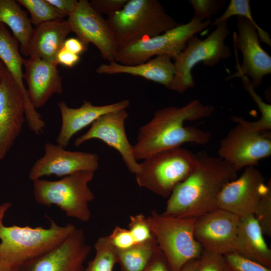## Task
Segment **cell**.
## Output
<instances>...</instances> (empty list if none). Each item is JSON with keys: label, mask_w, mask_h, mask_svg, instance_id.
<instances>
[{"label": "cell", "mask_w": 271, "mask_h": 271, "mask_svg": "<svg viewBox=\"0 0 271 271\" xmlns=\"http://www.w3.org/2000/svg\"><path fill=\"white\" fill-rule=\"evenodd\" d=\"M95 255L85 271H113L117 263V250L111 244L108 236L99 237L94 244Z\"/></svg>", "instance_id": "cell-28"}, {"label": "cell", "mask_w": 271, "mask_h": 271, "mask_svg": "<svg viewBox=\"0 0 271 271\" xmlns=\"http://www.w3.org/2000/svg\"><path fill=\"white\" fill-rule=\"evenodd\" d=\"M160 249L154 237L123 250H117V263L121 271H143Z\"/></svg>", "instance_id": "cell-26"}, {"label": "cell", "mask_w": 271, "mask_h": 271, "mask_svg": "<svg viewBox=\"0 0 271 271\" xmlns=\"http://www.w3.org/2000/svg\"><path fill=\"white\" fill-rule=\"evenodd\" d=\"M38 113L7 69L0 84V160L5 158L20 134L26 117L33 119Z\"/></svg>", "instance_id": "cell-11"}, {"label": "cell", "mask_w": 271, "mask_h": 271, "mask_svg": "<svg viewBox=\"0 0 271 271\" xmlns=\"http://www.w3.org/2000/svg\"><path fill=\"white\" fill-rule=\"evenodd\" d=\"M91 249L83 229L77 228L59 245L17 271H83Z\"/></svg>", "instance_id": "cell-18"}, {"label": "cell", "mask_w": 271, "mask_h": 271, "mask_svg": "<svg viewBox=\"0 0 271 271\" xmlns=\"http://www.w3.org/2000/svg\"><path fill=\"white\" fill-rule=\"evenodd\" d=\"M224 256L229 271H271V268L236 252Z\"/></svg>", "instance_id": "cell-31"}, {"label": "cell", "mask_w": 271, "mask_h": 271, "mask_svg": "<svg viewBox=\"0 0 271 271\" xmlns=\"http://www.w3.org/2000/svg\"><path fill=\"white\" fill-rule=\"evenodd\" d=\"M55 7L65 17H69L74 11L77 0H47Z\"/></svg>", "instance_id": "cell-39"}, {"label": "cell", "mask_w": 271, "mask_h": 271, "mask_svg": "<svg viewBox=\"0 0 271 271\" xmlns=\"http://www.w3.org/2000/svg\"><path fill=\"white\" fill-rule=\"evenodd\" d=\"M88 46L77 37H71L65 40L63 47L73 53L80 55L87 50Z\"/></svg>", "instance_id": "cell-40"}, {"label": "cell", "mask_w": 271, "mask_h": 271, "mask_svg": "<svg viewBox=\"0 0 271 271\" xmlns=\"http://www.w3.org/2000/svg\"><path fill=\"white\" fill-rule=\"evenodd\" d=\"M268 183L255 167H246L239 177L223 188L217 199V208L240 217L254 215Z\"/></svg>", "instance_id": "cell-15"}, {"label": "cell", "mask_w": 271, "mask_h": 271, "mask_svg": "<svg viewBox=\"0 0 271 271\" xmlns=\"http://www.w3.org/2000/svg\"><path fill=\"white\" fill-rule=\"evenodd\" d=\"M44 154L32 166L29 178L33 181L44 176L64 177L81 171L95 172L99 168V157L95 153L66 150L62 146L47 143Z\"/></svg>", "instance_id": "cell-16"}, {"label": "cell", "mask_w": 271, "mask_h": 271, "mask_svg": "<svg viewBox=\"0 0 271 271\" xmlns=\"http://www.w3.org/2000/svg\"><path fill=\"white\" fill-rule=\"evenodd\" d=\"M127 117L126 109L101 116L91 124L85 133L75 140L74 146L79 147L88 141L99 140L116 150L128 170L134 174L139 169V163L135 158L133 146L130 144L126 134L125 122Z\"/></svg>", "instance_id": "cell-17"}, {"label": "cell", "mask_w": 271, "mask_h": 271, "mask_svg": "<svg viewBox=\"0 0 271 271\" xmlns=\"http://www.w3.org/2000/svg\"><path fill=\"white\" fill-rule=\"evenodd\" d=\"M17 2L29 11L31 23L35 27L43 23L65 18L47 0H18Z\"/></svg>", "instance_id": "cell-29"}, {"label": "cell", "mask_w": 271, "mask_h": 271, "mask_svg": "<svg viewBox=\"0 0 271 271\" xmlns=\"http://www.w3.org/2000/svg\"><path fill=\"white\" fill-rule=\"evenodd\" d=\"M134 174L138 185L168 198L198 164V155L181 147L161 151L143 160Z\"/></svg>", "instance_id": "cell-6"}, {"label": "cell", "mask_w": 271, "mask_h": 271, "mask_svg": "<svg viewBox=\"0 0 271 271\" xmlns=\"http://www.w3.org/2000/svg\"><path fill=\"white\" fill-rule=\"evenodd\" d=\"M71 32L88 46L93 44L102 58L114 61L118 46L107 20L95 10L87 0L78 1L67 19Z\"/></svg>", "instance_id": "cell-13"}, {"label": "cell", "mask_w": 271, "mask_h": 271, "mask_svg": "<svg viewBox=\"0 0 271 271\" xmlns=\"http://www.w3.org/2000/svg\"><path fill=\"white\" fill-rule=\"evenodd\" d=\"M80 55L73 53L63 47L58 52L56 56V62L68 67L75 66L80 61Z\"/></svg>", "instance_id": "cell-38"}, {"label": "cell", "mask_w": 271, "mask_h": 271, "mask_svg": "<svg viewBox=\"0 0 271 271\" xmlns=\"http://www.w3.org/2000/svg\"><path fill=\"white\" fill-rule=\"evenodd\" d=\"M106 20L118 48L159 35L179 25L157 0H128Z\"/></svg>", "instance_id": "cell-4"}, {"label": "cell", "mask_w": 271, "mask_h": 271, "mask_svg": "<svg viewBox=\"0 0 271 271\" xmlns=\"http://www.w3.org/2000/svg\"><path fill=\"white\" fill-rule=\"evenodd\" d=\"M70 32L68 22L64 19L36 26L28 46V56H38L47 62L57 63V55Z\"/></svg>", "instance_id": "cell-22"}, {"label": "cell", "mask_w": 271, "mask_h": 271, "mask_svg": "<svg viewBox=\"0 0 271 271\" xmlns=\"http://www.w3.org/2000/svg\"><path fill=\"white\" fill-rule=\"evenodd\" d=\"M128 0H92L91 7L100 14L103 13L109 16L118 12Z\"/></svg>", "instance_id": "cell-36"}, {"label": "cell", "mask_w": 271, "mask_h": 271, "mask_svg": "<svg viewBox=\"0 0 271 271\" xmlns=\"http://www.w3.org/2000/svg\"><path fill=\"white\" fill-rule=\"evenodd\" d=\"M254 216L258 222L263 234L271 237V183L260 198Z\"/></svg>", "instance_id": "cell-30"}, {"label": "cell", "mask_w": 271, "mask_h": 271, "mask_svg": "<svg viewBox=\"0 0 271 271\" xmlns=\"http://www.w3.org/2000/svg\"><path fill=\"white\" fill-rule=\"evenodd\" d=\"M146 219L171 271H180L189 261L199 259L203 249L194 236L196 217H178L153 210Z\"/></svg>", "instance_id": "cell-7"}, {"label": "cell", "mask_w": 271, "mask_h": 271, "mask_svg": "<svg viewBox=\"0 0 271 271\" xmlns=\"http://www.w3.org/2000/svg\"><path fill=\"white\" fill-rule=\"evenodd\" d=\"M194 271H229L223 255L203 249Z\"/></svg>", "instance_id": "cell-33"}, {"label": "cell", "mask_w": 271, "mask_h": 271, "mask_svg": "<svg viewBox=\"0 0 271 271\" xmlns=\"http://www.w3.org/2000/svg\"><path fill=\"white\" fill-rule=\"evenodd\" d=\"M243 87L252 100L256 104L261 113L260 118L256 121H249L241 117L233 116L231 119L237 123H241L248 128L256 130H270L271 129V105L263 101L256 92L250 79L245 75L240 77Z\"/></svg>", "instance_id": "cell-27"}, {"label": "cell", "mask_w": 271, "mask_h": 271, "mask_svg": "<svg viewBox=\"0 0 271 271\" xmlns=\"http://www.w3.org/2000/svg\"><path fill=\"white\" fill-rule=\"evenodd\" d=\"M7 70V68L0 60V84L2 82L3 76Z\"/></svg>", "instance_id": "cell-43"}, {"label": "cell", "mask_w": 271, "mask_h": 271, "mask_svg": "<svg viewBox=\"0 0 271 271\" xmlns=\"http://www.w3.org/2000/svg\"><path fill=\"white\" fill-rule=\"evenodd\" d=\"M108 236L117 250L127 249L136 244L128 229L120 226H116Z\"/></svg>", "instance_id": "cell-35"}, {"label": "cell", "mask_w": 271, "mask_h": 271, "mask_svg": "<svg viewBox=\"0 0 271 271\" xmlns=\"http://www.w3.org/2000/svg\"><path fill=\"white\" fill-rule=\"evenodd\" d=\"M11 206L12 204L10 202H6L0 205V224L3 223L5 215Z\"/></svg>", "instance_id": "cell-42"}, {"label": "cell", "mask_w": 271, "mask_h": 271, "mask_svg": "<svg viewBox=\"0 0 271 271\" xmlns=\"http://www.w3.org/2000/svg\"><path fill=\"white\" fill-rule=\"evenodd\" d=\"M96 72L99 74H126L143 77L164 85L169 89L174 75V63L168 55L155 57L147 62L127 65L112 61L98 66Z\"/></svg>", "instance_id": "cell-21"}, {"label": "cell", "mask_w": 271, "mask_h": 271, "mask_svg": "<svg viewBox=\"0 0 271 271\" xmlns=\"http://www.w3.org/2000/svg\"><path fill=\"white\" fill-rule=\"evenodd\" d=\"M76 228L71 223L59 225L52 219L47 228L1 224L0 271H17L59 245Z\"/></svg>", "instance_id": "cell-3"}, {"label": "cell", "mask_w": 271, "mask_h": 271, "mask_svg": "<svg viewBox=\"0 0 271 271\" xmlns=\"http://www.w3.org/2000/svg\"><path fill=\"white\" fill-rule=\"evenodd\" d=\"M198 262V259L189 261L183 266L180 271H194Z\"/></svg>", "instance_id": "cell-41"}, {"label": "cell", "mask_w": 271, "mask_h": 271, "mask_svg": "<svg viewBox=\"0 0 271 271\" xmlns=\"http://www.w3.org/2000/svg\"><path fill=\"white\" fill-rule=\"evenodd\" d=\"M240 217L216 208L196 218L195 237L203 250L222 255L236 252Z\"/></svg>", "instance_id": "cell-14"}, {"label": "cell", "mask_w": 271, "mask_h": 271, "mask_svg": "<svg viewBox=\"0 0 271 271\" xmlns=\"http://www.w3.org/2000/svg\"><path fill=\"white\" fill-rule=\"evenodd\" d=\"M211 23V20L202 21L193 17L189 22L179 24L161 34L118 48L114 61L132 65L161 55H168L174 60L185 48L189 39L205 30Z\"/></svg>", "instance_id": "cell-9"}, {"label": "cell", "mask_w": 271, "mask_h": 271, "mask_svg": "<svg viewBox=\"0 0 271 271\" xmlns=\"http://www.w3.org/2000/svg\"><path fill=\"white\" fill-rule=\"evenodd\" d=\"M238 33L233 34L234 48L242 54V62L236 63V72L226 78L229 80L245 75L250 77L254 88L262 82L263 78L271 73V57L260 45V42L271 46L269 34L261 29L253 18L238 17Z\"/></svg>", "instance_id": "cell-10"}, {"label": "cell", "mask_w": 271, "mask_h": 271, "mask_svg": "<svg viewBox=\"0 0 271 271\" xmlns=\"http://www.w3.org/2000/svg\"><path fill=\"white\" fill-rule=\"evenodd\" d=\"M237 123L221 140L218 154L238 171L255 167L260 160L271 155V132L253 130Z\"/></svg>", "instance_id": "cell-12"}, {"label": "cell", "mask_w": 271, "mask_h": 271, "mask_svg": "<svg viewBox=\"0 0 271 271\" xmlns=\"http://www.w3.org/2000/svg\"><path fill=\"white\" fill-rule=\"evenodd\" d=\"M129 105L130 101L127 99L103 105H94L86 100L81 106L74 108L69 107L64 101H60L58 105L61 116V126L56 139L57 144L66 147L76 133L101 116L126 109Z\"/></svg>", "instance_id": "cell-20"}, {"label": "cell", "mask_w": 271, "mask_h": 271, "mask_svg": "<svg viewBox=\"0 0 271 271\" xmlns=\"http://www.w3.org/2000/svg\"><path fill=\"white\" fill-rule=\"evenodd\" d=\"M228 22L225 20L215 24V30L204 40L196 35L189 39L185 48L173 62L174 75L169 90L183 93L193 87L195 83L192 70L199 63L212 67L221 60L230 57V48L225 44V39L230 34Z\"/></svg>", "instance_id": "cell-8"}, {"label": "cell", "mask_w": 271, "mask_h": 271, "mask_svg": "<svg viewBox=\"0 0 271 271\" xmlns=\"http://www.w3.org/2000/svg\"><path fill=\"white\" fill-rule=\"evenodd\" d=\"M0 60L12 74L26 97L29 99L23 82L24 58L21 56L19 43L2 23H0Z\"/></svg>", "instance_id": "cell-25"}, {"label": "cell", "mask_w": 271, "mask_h": 271, "mask_svg": "<svg viewBox=\"0 0 271 271\" xmlns=\"http://www.w3.org/2000/svg\"><path fill=\"white\" fill-rule=\"evenodd\" d=\"M198 157L197 167L174 188L162 214L197 218L217 208L221 191L237 177L238 171L220 158L205 153L200 154Z\"/></svg>", "instance_id": "cell-2"}, {"label": "cell", "mask_w": 271, "mask_h": 271, "mask_svg": "<svg viewBox=\"0 0 271 271\" xmlns=\"http://www.w3.org/2000/svg\"><path fill=\"white\" fill-rule=\"evenodd\" d=\"M194 12V17L202 21L210 20L212 15L216 14L225 3L224 0H190Z\"/></svg>", "instance_id": "cell-34"}, {"label": "cell", "mask_w": 271, "mask_h": 271, "mask_svg": "<svg viewBox=\"0 0 271 271\" xmlns=\"http://www.w3.org/2000/svg\"><path fill=\"white\" fill-rule=\"evenodd\" d=\"M214 111L213 106L204 105L198 99L182 107L168 106L157 110L152 119L139 128L137 142L133 146L136 159L144 160L186 143H207L211 137L209 132L184 123L208 117Z\"/></svg>", "instance_id": "cell-1"}, {"label": "cell", "mask_w": 271, "mask_h": 271, "mask_svg": "<svg viewBox=\"0 0 271 271\" xmlns=\"http://www.w3.org/2000/svg\"><path fill=\"white\" fill-rule=\"evenodd\" d=\"M57 65L38 56L23 60L24 79L30 100L36 109L44 106L53 94L63 92L62 78Z\"/></svg>", "instance_id": "cell-19"}, {"label": "cell", "mask_w": 271, "mask_h": 271, "mask_svg": "<svg viewBox=\"0 0 271 271\" xmlns=\"http://www.w3.org/2000/svg\"><path fill=\"white\" fill-rule=\"evenodd\" d=\"M143 271H171L169 263L160 248Z\"/></svg>", "instance_id": "cell-37"}, {"label": "cell", "mask_w": 271, "mask_h": 271, "mask_svg": "<svg viewBox=\"0 0 271 271\" xmlns=\"http://www.w3.org/2000/svg\"><path fill=\"white\" fill-rule=\"evenodd\" d=\"M0 23L10 28L19 43L21 54L28 56V46L34 28L27 13L17 1L0 0Z\"/></svg>", "instance_id": "cell-24"}, {"label": "cell", "mask_w": 271, "mask_h": 271, "mask_svg": "<svg viewBox=\"0 0 271 271\" xmlns=\"http://www.w3.org/2000/svg\"><path fill=\"white\" fill-rule=\"evenodd\" d=\"M263 235L254 215L240 217L236 253L271 268V250Z\"/></svg>", "instance_id": "cell-23"}, {"label": "cell", "mask_w": 271, "mask_h": 271, "mask_svg": "<svg viewBox=\"0 0 271 271\" xmlns=\"http://www.w3.org/2000/svg\"><path fill=\"white\" fill-rule=\"evenodd\" d=\"M94 175L93 172L81 171L56 181L35 180L33 181L35 200L47 207L56 205L67 216L87 222L91 216L89 203L94 198L88 184Z\"/></svg>", "instance_id": "cell-5"}, {"label": "cell", "mask_w": 271, "mask_h": 271, "mask_svg": "<svg viewBox=\"0 0 271 271\" xmlns=\"http://www.w3.org/2000/svg\"><path fill=\"white\" fill-rule=\"evenodd\" d=\"M128 229L136 244L146 242L154 237L147 223L146 217L142 213L130 216Z\"/></svg>", "instance_id": "cell-32"}]
</instances>
